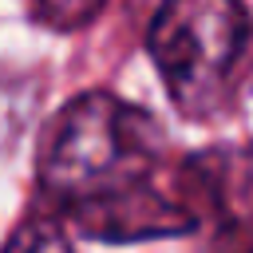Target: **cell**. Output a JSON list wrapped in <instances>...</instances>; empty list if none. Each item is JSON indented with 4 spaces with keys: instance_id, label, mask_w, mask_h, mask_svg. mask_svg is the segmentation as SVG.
Wrapping results in <instances>:
<instances>
[{
    "instance_id": "cell-2",
    "label": "cell",
    "mask_w": 253,
    "mask_h": 253,
    "mask_svg": "<svg viewBox=\"0 0 253 253\" xmlns=\"http://www.w3.org/2000/svg\"><path fill=\"white\" fill-rule=\"evenodd\" d=\"M253 47V24L241 0H166L150 24L158 75L190 119L217 115Z\"/></svg>"
},
{
    "instance_id": "cell-4",
    "label": "cell",
    "mask_w": 253,
    "mask_h": 253,
    "mask_svg": "<svg viewBox=\"0 0 253 253\" xmlns=\"http://www.w3.org/2000/svg\"><path fill=\"white\" fill-rule=\"evenodd\" d=\"M103 4H107V0H32L36 16H40L43 24H51V28H63V32L83 28L87 20H95Z\"/></svg>"
},
{
    "instance_id": "cell-1",
    "label": "cell",
    "mask_w": 253,
    "mask_h": 253,
    "mask_svg": "<svg viewBox=\"0 0 253 253\" xmlns=\"http://www.w3.org/2000/svg\"><path fill=\"white\" fill-rule=\"evenodd\" d=\"M166 174L170 142L158 123L107 91L67 103L43 138V194L79 233L99 241L190 233L198 213L186 198V174Z\"/></svg>"
},
{
    "instance_id": "cell-3",
    "label": "cell",
    "mask_w": 253,
    "mask_h": 253,
    "mask_svg": "<svg viewBox=\"0 0 253 253\" xmlns=\"http://www.w3.org/2000/svg\"><path fill=\"white\" fill-rule=\"evenodd\" d=\"M4 253H71V245L51 217H32L12 233Z\"/></svg>"
},
{
    "instance_id": "cell-5",
    "label": "cell",
    "mask_w": 253,
    "mask_h": 253,
    "mask_svg": "<svg viewBox=\"0 0 253 253\" xmlns=\"http://www.w3.org/2000/svg\"><path fill=\"white\" fill-rule=\"evenodd\" d=\"M245 253H253V245H249V249H245Z\"/></svg>"
}]
</instances>
